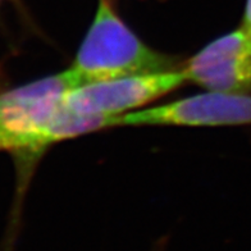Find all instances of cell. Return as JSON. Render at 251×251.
<instances>
[{"mask_svg": "<svg viewBox=\"0 0 251 251\" xmlns=\"http://www.w3.org/2000/svg\"><path fill=\"white\" fill-rule=\"evenodd\" d=\"M175 60L140 39L117 14L110 0H99L76 56L68 68L76 86L118 77L176 70Z\"/></svg>", "mask_w": 251, "mask_h": 251, "instance_id": "6da1fadb", "label": "cell"}, {"mask_svg": "<svg viewBox=\"0 0 251 251\" xmlns=\"http://www.w3.org/2000/svg\"><path fill=\"white\" fill-rule=\"evenodd\" d=\"M76 87L68 70L0 94V144L3 150L39 152L53 144L51 129Z\"/></svg>", "mask_w": 251, "mask_h": 251, "instance_id": "7a4b0ae2", "label": "cell"}, {"mask_svg": "<svg viewBox=\"0 0 251 251\" xmlns=\"http://www.w3.org/2000/svg\"><path fill=\"white\" fill-rule=\"evenodd\" d=\"M186 82L182 68L131 75L73 87L67 93L64 104L82 116L119 118L168 95Z\"/></svg>", "mask_w": 251, "mask_h": 251, "instance_id": "3957f363", "label": "cell"}, {"mask_svg": "<svg viewBox=\"0 0 251 251\" xmlns=\"http://www.w3.org/2000/svg\"><path fill=\"white\" fill-rule=\"evenodd\" d=\"M251 125L249 93L210 91L140 109L118 118V126L218 127Z\"/></svg>", "mask_w": 251, "mask_h": 251, "instance_id": "277c9868", "label": "cell"}, {"mask_svg": "<svg viewBox=\"0 0 251 251\" xmlns=\"http://www.w3.org/2000/svg\"><path fill=\"white\" fill-rule=\"evenodd\" d=\"M188 82L210 91L251 90V35L244 27L217 37L182 67Z\"/></svg>", "mask_w": 251, "mask_h": 251, "instance_id": "5b68a950", "label": "cell"}, {"mask_svg": "<svg viewBox=\"0 0 251 251\" xmlns=\"http://www.w3.org/2000/svg\"><path fill=\"white\" fill-rule=\"evenodd\" d=\"M245 30L248 31L251 35V0L246 1V7H245V14H244V24L242 26Z\"/></svg>", "mask_w": 251, "mask_h": 251, "instance_id": "8992f818", "label": "cell"}, {"mask_svg": "<svg viewBox=\"0 0 251 251\" xmlns=\"http://www.w3.org/2000/svg\"><path fill=\"white\" fill-rule=\"evenodd\" d=\"M0 150H3V146H1V144H0Z\"/></svg>", "mask_w": 251, "mask_h": 251, "instance_id": "52a82bcc", "label": "cell"}]
</instances>
